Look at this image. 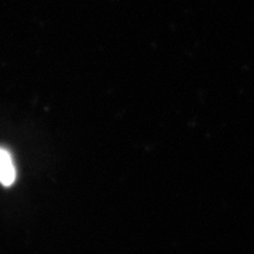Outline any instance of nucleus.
Instances as JSON below:
<instances>
[{"mask_svg": "<svg viewBox=\"0 0 254 254\" xmlns=\"http://www.w3.org/2000/svg\"><path fill=\"white\" fill-rule=\"evenodd\" d=\"M16 181V167L11 154L6 148L0 147V184L10 187Z\"/></svg>", "mask_w": 254, "mask_h": 254, "instance_id": "1", "label": "nucleus"}]
</instances>
